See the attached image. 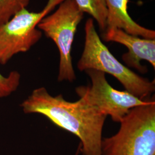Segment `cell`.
I'll list each match as a JSON object with an SVG mask.
<instances>
[{
    "label": "cell",
    "mask_w": 155,
    "mask_h": 155,
    "mask_svg": "<svg viewBox=\"0 0 155 155\" xmlns=\"http://www.w3.org/2000/svg\"><path fill=\"white\" fill-rule=\"evenodd\" d=\"M31 0H0V24L9 21L16 13L27 8Z\"/></svg>",
    "instance_id": "10"
},
{
    "label": "cell",
    "mask_w": 155,
    "mask_h": 155,
    "mask_svg": "<svg viewBox=\"0 0 155 155\" xmlns=\"http://www.w3.org/2000/svg\"><path fill=\"white\" fill-rule=\"evenodd\" d=\"M102 38L107 42H116L127 47L128 52L122 55V60L127 66L145 73L147 69L141 64V61H146L155 68V39L140 38L117 28L106 29Z\"/></svg>",
    "instance_id": "7"
},
{
    "label": "cell",
    "mask_w": 155,
    "mask_h": 155,
    "mask_svg": "<svg viewBox=\"0 0 155 155\" xmlns=\"http://www.w3.org/2000/svg\"><path fill=\"white\" fill-rule=\"evenodd\" d=\"M83 14L74 0H64L54 13L44 17L38 25L47 38L52 40L59 50V82H72L76 79L71 50L78 26L83 18Z\"/></svg>",
    "instance_id": "4"
},
{
    "label": "cell",
    "mask_w": 155,
    "mask_h": 155,
    "mask_svg": "<svg viewBox=\"0 0 155 155\" xmlns=\"http://www.w3.org/2000/svg\"><path fill=\"white\" fill-rule=\"evenodd\" d=\"M107 10L106 28L121 29L127 33L143 38L155 39V31L141 26L129 15V0H104Z\"/></svg>",
    "instance_id": "8"
},
{
    "label": "cell",
    "mask_w": 155,
    "mask_h": 155,
    "mask_svg": "<svg viewBox=\"0 0 155 155\" xmlns=\"http://www.w3.org/2000/svg\"><path fill=\"white\" fill-rule=\"evenodd\" d=\"M79 9L96 20L100 31L104 32L106 28L107 10L104 0H74Z\"/></svg>",
    "instance_id": "9"
},
{
    "label": "cell",
    "mask_w": 155,
    "mask_h": 155,
    "mask_svg": "<svg viewBox=\"0 0 155 155\" xmlns=\"http://www.w3.org/2000/svg\"><path fill=\"white\" fill-rule=\"evenodd\" d=\"M81 147H82L81 144V143H79V146H78V147L77 150V151H76V152H75V155H79L80 153H81Z\"/></svg>",
    "instance_id": "12"
},
{
    "label": "cell",
    "mask_w": 155,
    "mask_h": 155,
    "mask_svg": "<svg viewBox=\"0 0 155 155\" xmlns=\"http://www.w3.org/2000/svg\"><path fill=\"white\" fill-rule=\"evenodd\" d=\"M21 75L12 71L7 76L0 73V100L6 98L16 91L20 83Z\"/></svg>",
    "instance_id": "11"
},
{
    "label": "cell",
    "mask_w": 155,
    "mask_h": 155,
    "mask_svg": "<svg viewBox=\"0 0 155 155\" xmlns=\"http://www.w3.org/2000/svg\"><path fill=\"white\" fill-rule=\"evenodd\" d=\"M116 134L102 139L101 155H155V101L132 109Z\"/></svg>",
    "instance_id": "3"
},
{
    "label": "cell",
    "mask_w": 155,
    "mask_h": 155,
    "mask_svg": "<svg viewBox=\"0 0 155 155\" xmlns=\"http://www.w3.org/2000/svg\"><path fill=\"white\" fill-rule=\"evenodd\" d=\"M85 41L82 54L77 63L81 71L95 70L113 76L130 93L140 100L150 98L155 90V80L142 77L122 64L111 53L96 31L93 18L85 24Z\"/></svg>",
    "instance_id": "2"
},
{
    "label": "cell",
    "mask_w": 155,
    "mask_h": 155,
    "mask_svg": "<svg viewBox=\"0 0 155 155\" xmlns=\"http://www.w3.org/2000/svg\"><path fill=\"white\" fill-rule=\"evenodd\" d=\"M20 106L24 113L41 114L56 126L77 136L82 155H101L102 131L107 116L83 97L70 102L62 94L51 95L41 87L33 90Z\"/></svg>",
    "instance_id": "1"
},
{
    "label": "cell",
    "mask_w": 155,
    "mask_h": 155,
    "mask_svg": "<svg viewBox=\"0 0 155 155\" xmlns=\"http://www.w3.org/2000/svg\"><path fill=\"white\" fill-rule=\"evenodd\" d=\"M85 72L90 78L91 84L78 87L77 94L101 114L110 116L114 122H121L130 110L147 104L151 98L140 100L127 90L114 89L106 80L104 72L92 69Z\"/></svg>",
    "instance_id": "6"
},
{
    "label": "cell",
    "mask_w": 155,
    "mask_h": 155,
    "mask_svg": "<svg viewBox=\"0 0 155 155\" xmlns=\"http://www.w3.org/2000/svg\"><path fill=\"white\" fill-rule=\"evenodd\" d=\"M64 0H48L41 11L24 8L5 23L0 24V64L5 65L18 54L26 52L42 37L38 29L40 21Z\"/></svg>",
    "instance_id": "5"
}]
</instances>
